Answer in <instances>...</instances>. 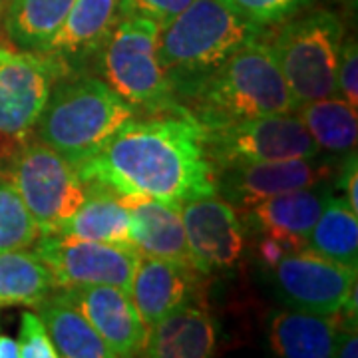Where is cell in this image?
Returning a JSON list of instances; mask_svg holds the SVG:
<instances>
[{
	"label": "cell",
	"mask_w": 358,
	"mask_h": 358,
	"mask_svg": "<svg viewBox=\"0 0 358 358\" xmlns=\"http://www.w3.org/2000/svg\"><path fill=\"white\" fill-rule=\"evenodd\" d=\"M86 185L115 195H143L173 207L217 193L203 126L192 114L129 120L88 162Z\"/></svg>",
	"instance_id": "cell-1"
},
{
	"label": "cell",
	"mask_w": 358,
	"mask_h": 358,
	"mask_svg": "<svg viewBox=\"0 0 358 358\" xmlns=\"http://www.w3.org/2000/svg\"><path fill=\"white\" fill-rule=\"evenodd\" d=\"M195 120L205 129L296 112L271 46L249 40L193 92Z\"/></svg>",
	"instance_id": "cell-2"
},
{
	"label": "cell",
	"mask_w": 358,
	"mask_h": 358,
	"mask_svg": "<svg viewBox=\"0 0 358 358\" xmlns=\"http://www.w3.org/2000/svg\"><path fill=\"white\" fill-rule=\"evenodd\" d=\"M259 30L221 0H195L159 30L157 56L171 90L197 88Z\"/></svg>",
	"instance_id": "cell-3"
},
{
	"label": "cell",
	"mask_w": 358,
	"mask_h": 358,
	"mask_svg": "<svg viewBox=\"0 0 358 358\" xmlns=\"http://www.w3.org/2000/svg\"><path fill=\"white\" fill-rule=\"evenodd\" d=\"M134 115L136 108L106 82L78 78L52 92L36 129L42 143L78 167L98 154Z\"/></svg>",
	"instance_id": "cell-4"
},
{
	"label": "cell",
	"mask_w": 358,
	"mask_h": 358,
	"mask_svg": "<svg viewBox=\"0 0 358 358\" xmlns=\"http://www.w3.org/2000/svg\"><path fill=\"white\" fill-rule=\"evenodd\" d=\"M345 36L343 22L329 10H317L282 26L268 44L281 68L296 110L336 94V64Z\"/></svg>",
	"instance_id": "cell-5"
},
{
	"label": "cell",
	"mask_w": 358,
	"mask_h": 358,
	"mask_svg": "<svg viewBox=\"0 0 358 358\" xmlns=\"http://www.w3.org/2000/svg\"><path fill=\"white\" fill-rule=\"evenodd\" d=\"M2 176L10 179L42 235H56L88 195L78 167L42 141L14 150Z\"/></svg>",
	"instance_id": "cell-6"
},
{
	"label": "cell",
	"mask_w": 358,
	"mask_h": 358,
	"mask_svg": "<svg viewBox=\"0 0 358 358\" xmlns=\"http://www.w3.org/2000/svg\"><path fill=\"white\" fill-rule=\"evenodd\" d=\"M159 26L145 18H122L102 48L106 84L134 108H176L166 72L159 64Z\"/></svg>",
	"instance_id": "cell-7"
},
{
	"label": "cell",
	"mask_w": 358,
	"mask_h": 358,
	"mask_svg": "<svg viewBox=\"0 0 358 358\" xmlns=\"http://www.w3.org/2000/svg\"><path fill=\"white\" fill-rule=\"evenodd\" d=\"M205 143L213 166L223 169L317 157L320 152L307 126L291 114H273L205 129Z\"/></svg>",
	"instance_id": "cell-8"
},
{
	"label": "cell",
	"mask_w": 358,
	"mask_h": 358,
	"mask_svg": "<svg viewBox=\"0 0 358 358\" xmlns=\"http://www.w3.org/2000/svg\"><path fill=\"white\" fill-rule=\"evenodd\" d=\"M268 275L273 293L285 307L315 315H338L357 289V268L307 247L282 257Z\"/></svg>",
	"instance_id": "cell-9"
},
{
	"label": "cell",
	"mask_w": 358,
	"mask_h": 358,
	"mask_svg": "<svg viewBox=\"0 0 358 358\" xmlns=\"http://www.w3.org/2000/svg\"><path fill=\"white\" fill-rule=\"evenodd\" d=\"M36 253L58 289L110 285L129 293L141 253L134 245L84 241L70 235H42Z\"/></svg>",
	"instance_id": "cell-10"
},
{
	"label": "cell",
	"mask_w": 358,
	"mask_h": 358,
	"mask_svg": "<svg viewBox=\"0 0 358 358\" xmlns=\"http://www.w3.org/2000/svg\"><path fill=\"white\" fill-rule=\"evenodd\" d=\"M60 68L46 54L0 44V136L20 140L36 128Z\"/></svg>",
	"instance_id": "cell-11"
},
{
	"label": "cell",
	"mask_w": 358,
	"mask_h": 358,
	"mask_svg": "<svg viewBox=\"0 0 358 358\" xmlns=\"http://www.w3.org/2000/svg\"><path fill=\"white\" fill-rule=\"evenodd\" d=\"M192 265L201 275L233 268L245 251V225L235 207L215 195L181 207Z\"/></svg>",
	"instance_id": "cell-12"
},
{
	"label": "cell",
	"mask_w": 358,
	"mask_h": 358,
	"mask_svg": "<svg viewBox=\"0 0 358 358\" xmlns=\"http://www.w3.org/2000/svg\"><path fill=\"white\" fill-rule=\"evenodd\" d=\"M62 293L96 329L115 358H140L150 327L143 322L131 296L110 285L68 287Z\"/></svg>",
	"instance_id": "cell-13"
},
{
	"label": "cell",
	"mask_w": 358,
	"mask_h": 358,
	"mask_svg": "<svg viewBox=\"0 0 358 358\" xmlns=\"http://www.w3.org/2000/svg\"><path fill=\"white\" fill-rule=\"evenodd\" d=\"M225 176L217 181L233 207L245 211L247 207L265 201L281 193L315 187L333 178V166L317 157L285 159L268 164H251L223 169Z\"/></svg>",
	"instance_id": "cell-14"
},
{
	"label": "cell",
	"mask_w": 358,
	"mask_h": 358,
	"mask_svg": "<svg viewBox=\"0 0 358 358\" xmlns=\"http://www.w3.org/2000/svg\"><path fill=\"white\" fill-rule=\"evenodd\" d=\"M199 275L201 273L189 265L141 255L134 273L129 296L143 322L154 327L179 307L193 303Z\"/></svg>",
	"instance_id": "cell-15"
},
{
	"label": "cell",
	"mask_w": 358,
	"mask_h": 358,
	"mask_svg": "<svg viewBox=\"0 0 358 358\" xmlns=\"http://www.w3.org/2000/svg\"><path fill=\"white\" fill-rule=\"evenodd\" d=\"M329 199L331 192L322 183L307 189L281 193L247 207L243 211L245 225L259 235L281 239L296 249H305L307 235Z\"/></svg>",
	"instance_id": "cell-16"
},
{
	"label": "cell",
	"mask_w": 358,
	"mask_h": 358,
	"mask_svg": "<svg viewBox=\"0 0 358 358\" xmlns=\"http://www.w3.org/2000/svg\"><path fill=\"white\" fill-rule=\"evenodd\" d=\"M131 217V243L141 255L192 265L181 209L143 195H117Z\"/></svg>",
	"instance_id": "cell-17"
},
{
	"label": "cell",
	"mask_w": 358,
	"mask_h": 358,
	"mask_svg": "<svg viewBox=\"0 0 358 358\" xmlns=\"http://www.w3.org/2000/svg\"><path fill=\"white\" fill-rule=\"evenodd\" d=\"M141 358H213L217 324L207 308L187 303L150 327Z\"/></svg>",
	"instance_id": "cell-18"
},
{
	"label": "cell",
	"mask_w": 358,
	"mask_h": 358,
	"mask_svg": "<svg viewBox=\"0 0 358 358\" xmlns=\"http://www.w3.org/2000/svg\"><path fill=\"white\" fill-rule=\"evenodd\" d=\"M120 4L122 0H74L64 24L42 54L64 66L100 52L122 20Z\"/></svg>",
	"instance_id": "cell-19"
},
{
	"label": "cell",
	"mask_w": 358,
	"mask_h": 358,
	"mask_svg": "<svg viewBox=\"0 0 358 358\" xmlns=\"http://www.w3.org/2000/svg\"><path fill=\"white\" fill-rule=\"evenodd\" d=\"M338 315L279 308L268 315L267 345L275 358H333Z\"/></svg>",
	"instance_id": "cell-20"
},
{
	"label": "cell",
	"mask_w": 358,
	"mask_h": 358,
	"mask_svg": "<svg viewBox=\"0 0 358 358\" xmlns=\"http://www.w3.org/2000/svg\"><path fill=\"white\" fill-rule=\"evenodd\" d=\"M36 308L60 358H115L64 293H50Z\"/></svg>",
	"instance_id": "cell-21"
},
{
	"label": "cell",
	"mask_w": 358,
	"mask_h": 358,
	"mask_svg": "<svg viewBox=\"0 0 358 358\" xmlns=\"http://www.w3.org/2000/svg\"><path fill=\"white\" fill-rule=\"evenodd\" d=\"M56 235H70L96 243L134 245L128 209L120 203L115 193L94 185H90L84 203Z\"/></svg>",
	"instance_id": "cell-22"
},
{
	"label": "cell",
	"mask_w": 358,
	"mask_h": 358,
	"mask_svg": "<svg viewBox=\"0 0 358 358\" xmlns=\"http://www.w3.org/2000/svg\"><path fill=\"white\" fill-rule=\"evenodd\" d=\"M74 0H8L4 10L6 36L18 50L42 52L64 24Z\"/></svg>",
	"instance_id": "cell-23"
},
{
	"label": "cell",
	"mask_w": 358,
	"mask_h": 358,
	"mask_svg": "<svg viewBox=\"0 0 358 358\" xmlns=\"http://www.w3.org/2000/svg\"><path fill=\"white\" fill-rule=\"evenodd\" d=\"M54 289L58 287L50 268L36 251L0 253V308L38 307Z\"/></svg>",
	"instance_id": "cell-24"
},
{
	"label": "cell",
	"mask_w": 358,
	"mask_h": 358,
	"mask_svg": "<svg viewBox=\"0 0 358 358\" xmlns=\"http://www.w3.org/2000/svg\"><path fill=\"white\" fill-rule=\"evenodd\" d=\"M299 120L307 126L310 138L320 150L331 154H350L357 148V106L331 96L324 100L305 103L299 110Z\"/></svg>",
	"instance_id": "cell-25"
},
{
	"label": "cell",
	"mask_w": 358,
	"mask_h": 358,
	"mask_svg": "<svg viewBox=\"0 0 358 358\" xmlns=\"http://www.w3.org/2000/svg\"><path fill=\"white\" fill-rule=\"evenodd\" d=\"M307 249L348 267H358V213L343 197L331 195L307 235Z\"/></svg>",
	"instance_id": "cell-26"
},
{
	"label": "cell",
	"mask_w": 358,
	"mask_h": 358,
	"mask_svg": "<svg viewBox=\"0 0 358 358\" xmlns=\"http://www.w3.org/2000/svg\"><path fill=\"white\" fill-rule=\"evenodd\" d=\"M40 239V229L10 179L0 173V253L28 249Z\"/></svg>",
	"instance_id": "cell-27"
},
{
	"label": "cell",
	"mask_w": 358,
	"mask_h": 358,
	"mask_svg": "<svg viewBox=\"0 0 358 358\" xmlns=\"http://www.w3.org/2000/svg\"><path fill=\"white\" fill-rule=\"evenodd\" d=\"M221 2L233 13L245 18L247 22L265 26L287 18L305 0H221Z\"/></svg>",
	"instance_id": "cell-28"
},
{
	"label": "cell",
	"mask_w": 358,
	"mask_h": 358,
	"mask_svg": "<svg viewBox=\"0 0 358 358\" xmlns=\"http://www.w3.org/2000/svg\"><path fill=\"white\" fill-rule=\"evenodd\" d=\"M20 358H60L38 315L24 310L20 317Z\"/></svg>",
	"instance_id": "cell-29"
},
{
	"label": "cell",
	"mask_w": 358,
	"mask_h": 358,
	"mask_svg": "<svg viewBox=\"0 0 358 358\" xmlns=\"http://www.w3.org/2000/svg\"><path fill=\"white\" fill-rule=\"evenodd\" d=\"M195 0H122L120 16L122 18H145L155 24L166 26L178 14H181Z\"/></svg>",
	"instance_id": "cell-30"
},
{
	"label": "cell",
	"mask_w": 358,
	"mask_h": 358,
	"mask_svg": "<svg viewBox=\"0 0 358 358\" xmlns=\"http://www.w3.org/2000/svg\"><path fill=\"white\" fill-rule=\"evenodd\" d=\"M336 92L350 106H358V46L357 40L348 38L341 44L336 64Z\"/></svg>",
	"instance_id": "cell-31"
},
{
	"label": "cell",
	"mask_w": 358,
	"mask_h": 358,
	"mask_svg": "<svg viewBox=\"0 0 358 358\" xmlns=\"http://www.w3.org/2000/svg\"><path fill=\"white\" fill-rule=\"evenodd\" d=\"M293 251H299L294 245L287 243V241H281V239H273V237H265L261 239V243L257 247V257L259 261L263 263V267L271 268L275 267L282 257L293 253Z\"/></svg>",
	"instance_id": "cell-32"
},
{
	"label": "cell",
	"mask_w": 358,
	"mask_h": 358,
	"mask_svg": "<svg viewBox=\"0 0 358 358\" xmlns=\"http://www.w3.org/2000/svg\"><path fill=\"white\" fill-rule=\"evenodd\" d=\"M341 185L345 187V201L352 211L358 213V166H357V154L352 152L348 164L345 166Z\"/></svg>",
	"instance_id": "cell-33"
},
{
	"label": "cell",
	"mask_w": 358,
	"mask_h": 358,
	"mask_svg": "<svg viewBox=\"0 0 358 358\" xmlns=\"http://www.w3.org/2000/svg\"><path fill=\"white\" fill-rule=\"evenodd\" d=\"M333 358H358V336L355 327H338Z\"/></svg>",
	"instance_id": "cell-34"
},
{
	"label": "cell",
	"mask_w": 358,
	"mask_h": 358,
	"mask_svg": "<svg viewBox=\"0 0 358 358\" xmlns=\"http://www.w3.org/2000/svg\"><path fill=\"white\" fill-rule=\"evenodd\" d=\"M0 358H20L18 343L6 334H0Z\"/></svg>",
	"instance_id": "cell-35"
},
{
	"label": "cell",
	"mask_w": 358,
	"mask_h": 358,
	"mask_svg": "<svg viewBox=\"0 0 358 358\" xmlns=\"http://www.w3.org/2000/svg\"><path fill=\"white\" fill-rule=\"evenodd\" d=\"M0 2H2V4H4V2H6V0H0Z\"/></svg>",
	"instance_id": "cell-36"
},
{
	"label": "cell",
	"mask_w": 358,
	"mask_h": 358,
	"mask_svg": "<svg viewBox=\"0 0 358 358\" xmlns=\"http://www.w3.org/2000/svg\"><path fill=\"white\" fill-rule=\"evenodd\" d=\"M0 10H2V2H0Z\"/></svg>",
	"instance_id": "cell-37"
}]
</instances>
